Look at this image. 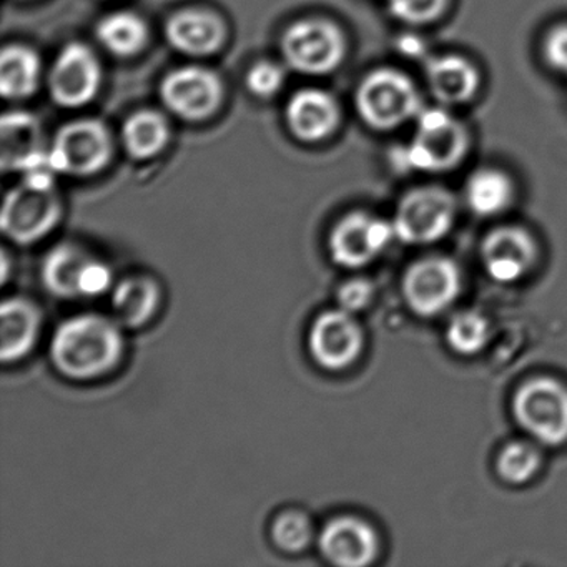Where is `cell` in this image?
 Listing matches in <instances>:
<instances>
[{
  "instance_id": "obj_1",
  "label": "cell",
  "mask_w": 567,
  "mask_h": 567,
  "mask_svg": "<svg viewBox=\"0 0 567 567\" xmlns=\"http://www.w3.org/2000/svg\"><path fill=\"white\" fill-rule=\"evenodd\" d=\"M124 334L114 317L79 315L59 324L51 341V361L62 377L95 380L115 370L124 357Z\"/></svg>"
},
{
  "instance_id": "obj_2",
  "label": "cell",
  "mask_w": 567,
  "mask_h": 567,
  "mask_svg": "<svg viewBox=\"0 0 567 567\" xmlns=\"http://www.w3.org/2000/svg\"><path fill=\"white\" fill-rule=\"evenodd\" d=\"M414 122L413 138L396 155L400 168L443 174L466 158L470 148L466 127L444 109H423Z\"/></svg>"
},
{
  "instance_id": "obj_3",
  "label": "cell",
  "mask_w": 567,
  "mask_h": 567,
  "mask_svg": "<svg viewBox=\"0 0 567 567\" xmlns=\"http://www.w3.org/2000/svg\"><path fill=\"white\" fill-rule=\"evenodd\" d=\"M354 105L368 127L390 132L416 121L423 111V99L404 72L378 69L358 85Z\"/></svg>"
},
{
  "instance_id": "obj_4",
  "label": "cell",
  "mask_w": 567,
  "mask_h": 567,
  "mask_svg": "<svg viewBox=\"0 0 567 567\" xmlns=\"http://www.w3.org/2000/svg\"><path fill=\"white\" fill-rule=\"evenodd\" d=\"M517 424L544 446L567 441V386L553 378L526 381L514 394Z\"/></svg>"
},
{
  "instance_id": "obj_5",
  "label": "cell",
  "mask_w": 567,
  "mask_h": 567,
  "mask_svg": "<svg viewBox=\"0 0 567 567\" xmlns=\"http://www.w3.org/2000/svg\"><path fill=\"white\" fill-rule=\"evenodd\" d=\"M61 217L62 202L55 187H35L22 182L6 195L0 227L14 244L32 245L48 237Z\"/></svg>"
},
{
  "instance_id": "obj_6",
  "label": "cell",
  "mask_w": 567,
  "mask_h": 567,
  "mask_svg": "<svg viewBox=\"0 0 567 567\" xmlns=\"http://www.w3.org/2000/svg\"><path fill=\"white\" fill-rule=\"evenodd\" d=\"M285 61L295 71L324 75L334 71L347 54L343 32L324 19H301L281 39Z\"/></svg>"
},
{
  "instance_id": "obj_7",
  "label": "cell",
  "mask_w": 567,
  "mask_h": 567,
  "mask_svg": "<svg viewBox=\"0 0 567 567\" xmlns=\"http://www.w3.org/2000/svg\"><path fill=\"white\" fill-rule=\"evenodd\" d=\"M456 217V202L441 187H420L401 198L394 214L396 238L408 245H430L446 237Z\"/></svg>"
},
{
  "instance_id": "obj_8",
  "label": "cell",
  "mask_w": 567,
  "mask_h": 567,
  "mask_svg": "<svg viewBox=\"0 0 567 567\" xmlns=\"http://www.w3.org/2000/svg\"><path fill=\"white\" fill-rule=\"evenodd\" d=\"M112 141L101 122L84 118L64 125L49 148V158L58 174H97L111 161Z\"/></svg>"
},
{
  "instance_id": "obj_9",
  "label": "cell",
  "mask_w": 567,
  "mask_h": 567,
  "mask_svg": "<svg viewBox=\"0 0 567 567\" xmlns=\"http://www.w3.org/2000/svg\"><path fill=\"white\" fill-rule=\"evenodd\" d=\"M393 238H396L393 221L367 212H353L334 225L328 250L334 264L357 270L377 260Z\"/></svg>"
},
{
  "instance_id": "obj_10",
  "label": "cell",
  "mask_w": 567,
  "mask_h": 567,
  "mask_svg": "<svg viewBox=\"0 0 567 567\" xmlns=\"http://www.w3.org/2000/svg\"><path fill=\"white\" fill-rule=\"evenodd\" d=\"M461 271L453 260L423 258L404 274V300L417 317H436L453 305L461 293Z\"/></svg>"
},
{
  "instance_id": "obj_11",
  "label": "cell",
  "mask_w": 567,
  "mask_h": 567,
  "mask_svg": "<svg viewBox=\"0 0 567 567\" xmlns=\"http://www.w3.org/2000/svg\"><path fill=\"white\" fill-rule=\"evenodd\" d=\"M364 347L360 323L350 311L338 308L318 315L308 333V350L318 367L343 371L357 363Z\"/></svg>"
},
{
  "instance_id": "obj_12",
  "label": "cell",
  "mask_w": 567,
  "mask_h": 567,
  "mask_svg": "<svg viewBox=\"0 0 567 567\" xmlns=\"http://www.w3.org/2000/svg\"><path fill=\"white\" fill-rule=\"evenodd\" d=\"M102 69L87 45H65L49 72V92L55 104L78 109L89 104L101 87Z\"/></svg>"
},
{
  "instance_id": "obj_13",
  "label": "cell",
  "mask_w": 567,
  "mask_h": 567,
  "mask_svg": "<svg viewBox=\"0 0 567 567\" xmlns=\"http://www.w3.org/2000/svg\"><path fill=\"white\" fill-rule=\"evenodd\" d=\"M161 95L168 111L185 121L210 117L224 97V87L215 72L197 65L177 69L162 81Z\"/></svg>"
},
{
  "instance_id": "obj_14",
  "label": "cell",
  "mask_w": 567,
  "mask_h": 567,
  "mask_svg": "<svg viewBox=\"0 0 567 567\" xmlns=\"http://www.w3.org/2000/svg\"><path fill=\"white\" fill-rule=\"evenodd\" d=\"M318 546L324 559L334 566L364 567L377 559L380 537L367 520L343 514L324 524Z\"/></svg>"
},
{
  "instance_id": "obj_15",
  "label": "cell",
  "mask_w": 567,
  "mask_h": 567,
  "mask_svg": "<svg viewBox=\"0 0 567 567\" xmlns=\"http://www.w3.org/2000/svg\"><path fill=\"white\" fill-rule=\"evenodd\" d=\"M536 258V241L523 228H496L484 238L481 247V260L487 275L499 284H514L526 277Z\"/></svg>"
},
{
  "instance_id": "obj_16",
  "label": "cell",
  "mask_w": 567,
  "mask_h": 567,
  "mask_svg": "<svg viewBox=\"0 0 567 567\" xmlns=\"http://www.w3.org/2000/svg\"><path fill=\"white\" fill-rule=\"evenodd\" d=\"M0 155L2 168L25 172L49 155L42 144V128L29 112H8L0 122Z\"/></svg>"
},
{
  "instance_id": "obj_17",
  "label": "cell",
  "mask_w": 567,
  "mask_h": 567,
  "mask_svg": "<svg viewBox=\"0 0 567 567\" xmlns=\"http://www.w3.org/2000/svg\"><path fill=\"white\" fill-rule=\"evenodd\" d=\"M285 117L288 128L298 141L318 142L337 128L340 109L328 92L303 89L288 101Z\"/></svg>"
},
{
  "instance_id": "obj_18",
  "label": "cell",
  "mask_w": 567,
  "mask_h": 567,
  "mask_svg": "<svg viewBox=\"0 0 567 567\" xmlns=\"http://www.w3.org/2000/svg\"><path fill=\"white\" fill-rule=\"evenodd\" d=\"M426 84L441 105L457 107L476 97L481 74L473 62L461 55H441L427 61Z\"/></svg>"
},
{
  "instance_id": "obj_19",
  "label": "cell",
  "mask_w": 567,
  "mask_h": 567,
  "mask_svg": "<svg viewBox=\"0 0 567 567\" xmlns=\"http://www.w3.org/2000/svg\"><path fill=\"white\" fill-rule=\"evenodd\" d=\"M42 313L28 298L12 297L0 308V358L16 363L31 353L41 333Z\"/></svg>"
},
{
  "instance_id": "obj_20",
  "label": "cell",
  "mask_w": 567,
  "mask_h": 567,
  "mask_svg": "<svg viewBox=\"0 0 567 567\" xmlns=\"http://www.w3.org/2000/svg\"><path fill=\"white\" fill-rule=\"evenodd\" d=\"M165 35L172 48L187 55H210L225 41V25L217 16L202 9H187L168 19Z\"/></svg>"
},
{
  "instance_id": "obj_21",
  "label": "cell",
  "mask_w": 567,
  "mask_h": 567,
  "mask_svg": "<svg viewBox=\"0 0 567 567\" xmlns=\"http://www.w3.org/2000/svg\"><path fill=\"white\" fill-rule=\"evenodd\" d=\"M162 305V288L152 275L122 278L112 290V315L122 328L138 330L147 324Z\"/></svg>"
},
{
  "instance_id": "obj_22",
  "label": "cell",
  "mask_w": 567,
  "mask_h": 567,
  "mask_svg": "<svg viewBox=\"0 0 567 567\" xmlns=\"http://www.w3.org/2000/svg\"><path fill=\"white\" fill-rule=\"evenodd\" d=\"M94 257L79 245L65 241L55 245L42 261V284L59 298L81 297L82 278Z\"/></svg>"
},
{
  "instance_id": "obj_23",
  "label": "cell",
  "mask_w": 567,
  "mask_h": 567,
  "mask_svg": "<svg viewBox=\"0 0 567 567\" xmlns=\"http://www.w3.org/2000/svg\"><path fill=\"white\" fill-rule=\"evenodd\" d=\"M464 197L477 217H496L513 204L514 184L499 168H480L467 178Z\"/></svg>"
},
{
  "instance_id": "obj_24",
  "label": "cell",
  "mask_w": 567,
  "mask_h": 567,
  "mask_svg": "<svg viewBox=\"0 0 567 567\" xmlns=\"http://www.w3.org/2000/svg\"><path fill=\"white\" fill-rule=\"evenodd\" d=\"M41 81V59L24 45H8L0 58V91L6 99L31 97Z\"/></svg>"
},
{
  "instance_id": "obj_25",
  "label": "cell",
  "mask_w": 567,
  "mask_h": 567,
  "mask_svg": "<svg viewBox=\"0 0 567 567\" xmlns=\"http://www.w3.org/2000/svg\"><path fill=\"white\" fill-rule=\"evenodd\" d=\"M171 138L167 118L154 111L131 115L122 128V141L132 157L151 158L164 151Z\"/></svg>"
},
{
  "instance_id": "obj_26",
  "label": "cell",
  "mask_w": 567,
  "mask_h": 567,
  "mask_svg": "<svg viewBox=\"0 0 567 567\" xmlns=\"http://www.w3.org/2000/svg\"><path fill=\"white\" fill-rule=\"evenodd\" d=\"M97 39L111 54L132 58L147 44L148 29L137 14L114 12L99 22Z\"/></svg>"
},
{
  "instance_id": "obj_27",
  "label": "cell",
  "mask_w": 567,
  "mask_h": 567,
  "mask_svg": "<svg viewBox=\"0 0 567 567\" xmlns=\"http://www.w3.org/2000/svg\"><path fill=\"white\" fill-rule=\"evenodd\" d=\"M270 534L278 549L287 554H300L313 543V520L305 511L285 509L275 516Z\"/></svg>"
},
{
  "instance_id": "obj_28",
  "label": "cell",
  "mask_w": 567,
  "mask_h": 567,
  "mask_svg": "<svg viewBox=\"0 0 567 567\" xmlns=\"http://www.w3.org/2000/svg\"><path fill=\"white\" fill-rule=\"evenodd\" d=\"M491 328L486 318L476 311H463L451 320L446 341L454 353L473 357L489 341Z\"/></svg>"
},
{
  "instance_id": "obj_29",
  "label": "cell",
  "mask_w": 567,
  "mask_h": 567,
  "mask_svg": "<svg viewBox=\"0 0 567 567\" xmlns=\"http://www.w3.org/2000/svg\"><path fill=\"white\" fill-rule=\"evenodd\" d=\"M497 473L509 484H524L536 476L540 467V453L527 441L506 444L497 456Z\"/></svg>"
},
{
  "instance_id": "obj_30",
  "label": "cell",
  "mask_w": 567,
  "mask_h": 567,
  "mask_svg": "<svg viewBox=\"0 0 567 567\" xmlns=\"http://www.w3.org/2000/svg\"><path fill=\"white\" fill-rule=\"evenodd\" d=\"M451 0H388L394 19L408 25H427L440 21Z\"/></svg>"
},
{
  "instance_id": "obj_31",
  "label": "cell",
  "mask_w": 567,
  "mask_h": 567,
  "mask_svg": "<svg viewBox=\"0 0 567 567\" xmlns=\"http://www.w3.org/2000/svg\"><path fill=\"white\" fill-rule=\"evenodd\" d=\"M285 84V71L270 61H261L250 69L247 75V87L251 94L260 99L274 97Z\"/></svg>"
},
{
  "instance_id": "obj_32",
  "label": "cell",
  "mask_w": 567,
  "mask_h": 567,
  "mask_svg": "<svg viewBox=\"0 0 567 567\" xmlns=\"http://www.w3.org/2000/svg\"><path fill=\"white\" fill-rule=\"evenodd\" d=\"M540 52L550 71L567 78V22L554 25L547 31Z\"/></svg>"
},
{
  "instance_id": "obj_33",
  "label": "cell",
  "mask_w": 567,
  "mask_h": 567,
  "mask_svg": "<svg viewBox=\"0 0 567 567\" xmlns=\"http://www.w3.org/2000/svg\"><path fill=\"white\" fill-rule=\"evenodd\" d=\"M374 287L364 278H351L338 290V305L350 313L364 310L373 300Z\"/></svg>"
}]
</instances>
